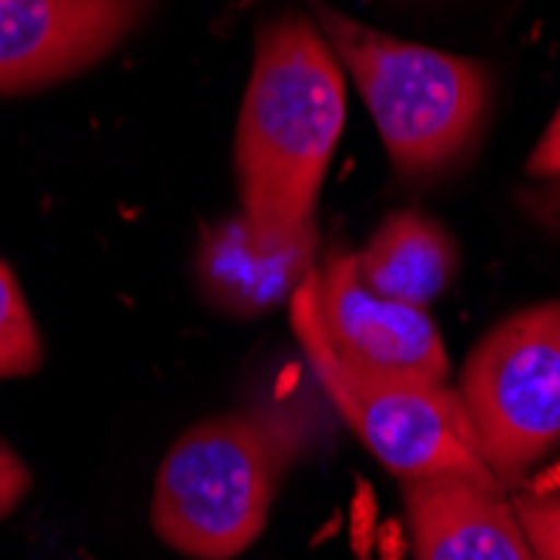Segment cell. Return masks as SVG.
<instances>
[{
	"instance_id": "obj_5",
	"label": "cell",
	"mask_w": 560,
	"mask_h": 560,
	"mask_svg": "<svg viewBox=\"0 0 560 560\" xmlns=\"http://www.w3.org/2000/svg\"><path fill=\"white\" fill-rule=\"evenodd\" d=\"M456 396L500 487L560 446V302L500 319L467 355Z\"/></svg>"
},
{
	"instance_id": "obj_3",
	"label": "cell",
	"mask_w": 560,
	"mask_h": 560,
	"mask_svg": "<svg viewBox=\"0 0 560 560\" xmlns=\"http://www.w3.org/2000/svg\"><path fill=\"white\" fill-rule=\"evenodd\" d=\"M316 27L366 101L383 148L402 178L436 175L453 165L483 128L490 71L460 55L399 40L310 0Z\"/></svg>"
},
{
	"instance_id": "obj_4",
	"label": "cell",
	"mask_w": 560,
	"mask_h": 560,
	"mask_svg": "<svg viewBox=\"0 0 560 560\" xmlns=\"http://www.w3.org/2000/svg\"><path fill=\"white\" fill-rule=\"evenodd\" d=\"M289 313L305 363L316 373L336 417L349 423L389 474L399 480L456 474L500 483L477 453L456 389L420 376L373 370L342 355L319 326L313 279L292 295Z\"/></svg>"
},
{
	"instance_id": "obj_14",
	"label": "cell",
	"mask_w": 560,
	"mask_h": 560,
	"mask_svg": "<svg viewBox=\"0 0 560 560\" xmlns=\"http://www.w3.org/2000/svg\"><path fill=\"white\" fill-rule=\"evenodd\" d=\"M527 175L540 182H560V108L553 112L547 131L534 144L530 159H527Z\"/></svg>"
},
{
	"instance_id": "obj_1",
	"label": "cell",
	"mask_w": 560,
	"mask_h": 560,
	"mask_svg": "<svg viewBox=\"0 0 560 560\" xmlns=\"http://www.w3.org/2000/svg\"><path fill=\"white\" fill-rule=\"evenodd\" d=\"M329 410L302 355L242 410L188 427L155 477V534L195 560H232L248 550L269 524L282 477L319 443Z\"/></svg>"
},
{
	"instance_id": "obj_6",
	"label": "cell",
	"mask_w": 560,
	"mask_h": 560,
	"mask_svg": "<svg viewBox=\"0 0 560 560\" xmlns=\"http://www.w3.org/2000/svg\"><path fill=\"white\" fill-rule=\"evenodd\" d=\"M155 0H0V94L74 78L141 27Z\"/></svg>"
},
{
	"instance_id": "obj_8",
	"label": "cell",
	"mask_w": 560,
	"mask_h": 560,
	"mask_svg": "<svg viewBox=\"0 0 560 560\" xmlns=\"http://www.w3.org/2000/svg\"><path fill=\"white\" fill-rule=\"evenodd\" d=\"M319 269L316 219L289 238H259L242 212L209 222L195 248V285L209 310L252 319L266 316L310 282Z\"/></svg>"
},
{
	"instance_id": "obj_12",
	"label": "cell",
	"mask_w": 560,
	"mask_h": 560,
	"mask_svg": "<svg viewBox=\"0 0 560 560\" xmlns=\"http://www.w3.org/2000/svg\"><path fill=\"white\" fill-rule=\"evenodd\" d=\"M534 560H560V490H530L511 500Z\"/></svg>"
},
{
	"instance_id": "obj_9",
	"label": "cell",
	"mask_w": 560,
	"mask_h": 560,
	"mask_svg": "<svg viewBox=\"0 0 560 560\" xmlns=\"http://www.w3.org/2000/svg\"><path fill=\"white\" fill-rule=\"evenodd\" d=\"M413 560H534L500 483L456 474L402 480Z\"/></svg>"
},
{
	"instance_id": "obj_2",
	"label": "cell",
	"mask_w": 560,
	"mask_h": 560,
	"mask_svg": "<svg viewBox=\"0 0 560 560\" xmlns=\"http://www.w3.org/2000/svg\"><path fill=\"white\" fill-rule=\"evenodd\" d=\"M346 125V74L313 21L259 27L235 131L242 215L259 238H289L316 219V198Z\"/></svg>"
},
{
	"instance_id": "obj_10",
	"label": "cell",
	"mask_w": 560,
	"mask_h": 560,
	"mask_svg": "<svg viewBox=\"0 0 560 560\" xmlns=\"http://www.w3.org/2000/svg\"><path fill=\"white\" fill-rule=\"evenodd\" d=\"M456 266H460V248L453 235L413 209L386 215L355 252V269L373 292L420 310L443 295Z\"/></svg>"
},
{
	"instance_id": "obj_15",
	"label": "cell",
	"mask_w": 560,
	"mask_h": 560,
	"mask_svg": "<svg viewBox=\"0 0 560 560\" xmlns=\"http://www.w3.org/2000/svg\"><path fill=\"white\" fill-rule=\"evenodd\" d=\"M524 206L550 229H560V182L537 188V191H524Z\"/></svg>"
},
{
	"instance_id": "obj_7",
	"label": "cell",
	"mask_w": 560,
	"mask_h": 560,
	"mask_svg": "<svg viewBox=\"0 0 560 560\" xmlns=\"http://www.w3.org/2000/svg\"><path fill=\"white\" fill-rule=\"evenodd\" d=\"M313 302L326 339L373 370L446 383L450 360L433 316L373 292L355 269L352 252L332 256L313 276Z\"/></svg>"
},
{
	"instance_id": "obj_11",
	"label": "cell",
	"mask_w": 560,
	"mask_h": 560,
	"mask_svg": "<svg viewBox=\"0 0 560 560\" xmlns=\"http://www.w3.org/2000/svg\"><path fill=\"white\" fill-rule=\"evenodd\" d=\"M44 363V342L18 276L0 262V380L37 373Z\"/></svg>"
},
{
	"instance_id": "obj_13",
	"label": "cell",
	"mask_w": 560,
	"mask_h": 560,
	"mask_svg": "<svg viewBox=\"0 0 560 560\" xmlns=\"http://www.w3.org/2000/svg\"><path fill=\"white\" fill-rule=\"evenodd\" d=\"M31 490V470L24 467L21 456L0 440V521L18 511V503Z\"/></svg>"
}]
</instances>
